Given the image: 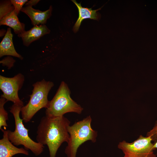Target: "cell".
<instances>
[{"instance_id":"1","label":"cell","mask_w":157,"mask_h":157,"mask_svg":"<svg viewBox=\"0 0 157 157\" xmlns=\"http://www.w3.org/2000/svg\"><path fill=\"white\" fill-rule=\"evenodd\" d=\"M70 122L64 116L51 117L46 115L41 119L37 131V142L48 148L50 157H56L62 144L68 142V128Z\"/></svg>"},{"instance_id":"2","label":"cell","mask_w":157,"mask_h":157,"mask_svg":"<svg viewBox=\"0 0 157 157\" xmlns=\"http://www.w3.org/2000/svg\"><path fill=\"white\" fill-rule=\"evenodd\" d=\"M91 122V117L89 116L69 126V138L65 151L67 157H76L78 149L85 142H96L97 132L92 128Z\"/></svg>"},{"instance_id":"3","label":"cell","mask_w":157,"mask_h":157,"mask_svg":"<svg viewBox=\"0 0 157 157\" xmlns=\"http://www.w3.org/2000/svg\"><path fill=\"white\" fill-rule=\"evenodd\" d=\"M24 105L13 104L10 108V112L13 115L15 120V128L14 131L8 130V138L14 145H23L25 149H29L35 156L40 154L43 151V145L33 140L29 136V130L23 124V120L19 116L21 108Z\"/></svg>"},{"instance_id":"4","label":"cell","mask_w":157,"mask_h":157,"mask_svg":"<svg viewBox=\"0 0 157 157\" xmlns=\"http://www.w3.org/2000/svg\"><path fill=\"white\" fill-rule=\"evenodd\" d=\"M71 92L67 84L62 81L54 97L46 108L45 115L51 117H60L68 113L78 114L83 108L70 96Z\"/></svg>"},{"instance_id":"5","label":"cell","mask_w":157,"mask_h":157,"mask_svg":"<svg viewBox=\"0 0 157 157\" xmlns=\"http://www.w3.org/2000/svg\"><path fill=\"white\" fill-rule=\"evenodd\" d=\"M33 89L28 103L22 107L21 112L23 121L27 123L35 115L43 108H46L49 101L48 96L49 92L54 86L53 83L43 79L33 85Z\"/></svg>"},{"instance_id":"6","label":"cell","mask_w":157,"mask_h":157,"mask_svg":"<svg viewBox=\"0 0 157 157\" xmlns=\"http://www.w3.org/2000/svg\"><path fill=\"white\" fill-rule=\"evenodd\" d=\"M118 147L124 153V157H156L154 152L155 149L150 138L141 135L132 142H120Z\"/></svg>"},{"instance_id":"7","label":"cell","mask_w":157,"mask_h":157,"mask_svg":"<svg viewBox=\"0 0 157 157\" xmlns=\"http://www.w3.org/2000/svg\"><path fill=\"white\" fill-rule=\"evenodd\" d=\"M24 81V76L21 73L11 78L0 75V89L3 92L1 97L7 101H10L14 104L23 105V102L19 98L18 92L22 87Z\"/></svg>"},{"instance_id":"8","label":"cell","mask_w":157,"mask_h":157,"mask_svg":"<svg viewBox=\"0 0 157 157\" xmlns=\"http://www.w3.org/2000/svg\"><path fill=\"white\" fill-rule=\"evenodd\" d=\"M3 133V138L0 140V157H12L19 154L28 155L27 150L23 148H18L15 146L9 140L7 131L0 129Z\"/></svg>"},{"instance_id":"9","label":"cell","mask_w":157,"mask_h":157,"mask_svg":"<svg viewBox=\"0 0 157 157\" xmlns=\"http://www.w3.org/2000/svg\"><path fill=\"white\" fill-rule=\"evenodd\" d=\"M72 1L77 7L78 12V18L73 28L74 32L76 33L78 31L82 22L84 19H90L99 20L100 19L101 15L97 12V11L101 9L102 7L97 10H93L91 8L82 7L81 3H77L76 0H72Z\"/></svg>"},{"instance_id":"10","label":"cell","mask_w":157,"mask_h":157,"mask_svg":"<svg viewBox=\"0 0 157 157\" xmlns=\"http://www.w3.org/2000/svg\"><path fill=\"white\" fill-rule=\"evenodd\" d=\"M52 9L51 6L49 9L42 12L33 8L32 6H28L23 7L21 11L29 17L32 24L35 26L40 24L44 25L46 23L47 19L51 15Z\"/></svg>"},{"instance_id":"11","label":"cell","mask_w":157,"mask_h":157,"mask_svg":"<svg viewBox=\"0 0 157 157\" xmlns=\"http://www.w3.org/2000/svg\"><path fill=\"white\" fill-rule=\"evenodd\" d=\"M50 32V30L45 25H36L29 31H25L18 35L22 38L24 44L28 46L32 42Z\"/></svg>"},{"instance_id":"12","label":"cell","mask_w":157,"mask_h":157,"mask_svg":"<svg viewBox=\"0 0 157 157\" xmlns=\"http://www.w3.org/2000/svg\"><path fill=\"white\" fill-rule=\"evenodd\" d=\"M13 35L10 28L7 31L0 44V57L5 55H10L17 57L22 60L23 57L16 51L13 43Z\"/></svg>"},{"instance_id":"13","label":"cell","mask_w":157,"mask_h":157,"mask_svg":"<svg viewBox=\"0 0 157 157\" xmlns=\"http://www.w3.org/2000/svg\"><path fill=\"white\" fill-rule=\"evenodd\" d=\"M0 24L7 25L12 28L15 34L18 35L25 31V24L19 22L14 10L0 20Z\"/></svg>"},{"instance_id":"14","label":"cell","mask_w":157,"mask_h":157,"mask_svg":"<svg viewBox=\"0 0 157 157\" xmlns=\"http://www.w3.org/2000/svg\"><path fill=\"white\" fill-rule=\"evenodd\" d=\"M7 101L6 99L1 97L0 99V129L2 127L8 126L6 121L8 119V113L4 108V105Z\"/></svg>"},{"instance_id":"15","label":"cell","mask_w":157,"mask_h":157,"mask_svg":"<svg viewBox=\"0 0 157 157\" xmlns=\"http://www.w3.org/2000/svg\"><path fill=\"white\" fill-rule=\"evenodd\" d=\"M12 5L10 1H1L0 6V20L6 15L14 10V7Z\"/></svg>"},{"instance_id":"16","label":"cell","mask_w":157,"mask_h":157,"mask_svg":"<svg viewBox=\"0 0 157 157\" xmlns=\"http://www.w3.org/2000/svg\"><path fill=\"white\" fill-rule=\"evenodd\" d=\"M146 137L150 138L154 148L157 149V122L153 128L147 132Z\"/></svg>"},{"instance_id":"17","label":"cell","mask_w":157,"mask_h":157,"mask_svg":"<svg viewBox=\"0 0 157 157\" xmlns=\"http://www.w3.org/2000/svg\"><path fill=\"white\" fill-rule=\"evenodd\" d=\"M10 1L14 7V10L17 15L21 11L23 5L28 1L27 0H11Z\"/></svg>"},{"instance_id":"18","label":"cell","mask_w":157,"mask_h":157,"mask_svg":"<svg viewBox=\"0 0 157 157\" xmlns=\"http://www.w3.org/2000/svg\"><path fill=\"white\" fill-rule=\"evenodd\" d=\"M15 60L13 59L10 57H8L3 59V60L0 61L1 63H3V64L5 65L10 66L11 67L13 65V63L15 62Z\"/></svg>"},{"instance_id":"19","label":"cell","mask_w":157,"mask_h":157,"mask_svg":"<svg viewBox=\"0 0 157 157\" xmlns=\"http://www.w3.org/2000/svg\"><path fill=\"white\" fill-rule=\"evenodd\" d=\"M40 0H31L27 2L26 3L25 5L26 6L35 5Z\"/></svg>"},{"instance_id":"20","label":"cell","mask_w":157,"mask_h":157,"mask_svg":"<svg viewBox=\"0 0 157 157\" xmlns=\"http://www.w3.org/2000/svg\"></svg>"}]
</instances>
